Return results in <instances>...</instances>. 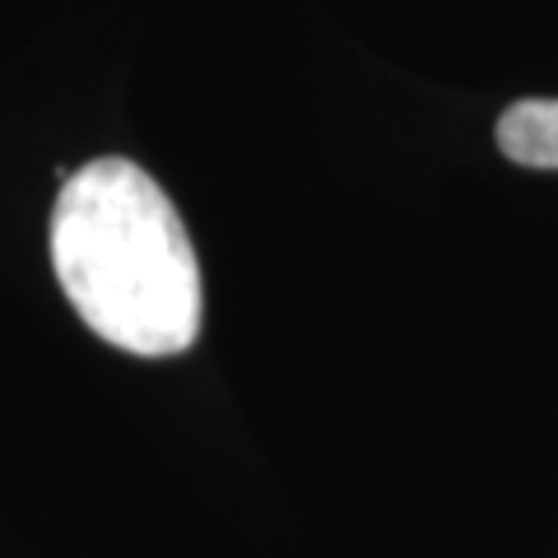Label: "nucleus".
<instances>
[{"instance_id": "obj_1", "label": "nucleus", "mask_w": 558, "mask_h": 558, "mask_svg": "<svg viewBox=\"0 0 558 558\" xmlns=\"http://www.w3.org/2000/svg\"><path fill=\"white\" fill-rule=\"evenodd\" d=\"M51 266L80 322L126 354L168 359L201 336V260L168 191L131 159L61 182Z\"/></svg>"}, {"instance_id": "obj_2", "label": "nucleus", "mask_w": 558, "mask_h": 558, "mask_svg": "<svg viewBox=\"0 0 558 558\" xmlns=\"http://www.w3.org/2000/svg\"><path fill=\"white\" fill-rule=\"evenodd\" d=\"M498 149L521 168L558 172V98H521L498 117Z\"/></svg>"}]
</instances>
